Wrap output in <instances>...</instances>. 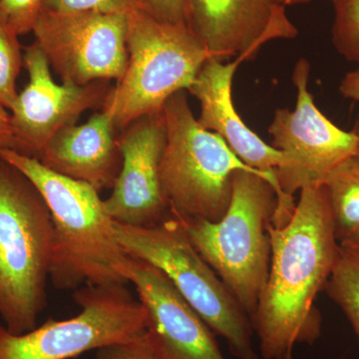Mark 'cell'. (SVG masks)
<instances>
[{
    "label": "cell",
    "mask_w": 359,
    "mask_h": 359,
    "mask_svg": "<svg viewBox=\"0 0 359 359\" xmlns=\"http://www.w3.org/2000/svg\"><path fill=\"white\" fill-rule=\"evenodd\" d=\"M114 228L125 252L161 269L236 358L261 359L250 316L194 248L180 219L170 216L146 228L115 222Z\"/></svg>",
    "instance_id": "7"
},
{
    "label": "cell",
    "mask_w": 359,
    "mask_h": 359,
    "mask_svg": "<svg viewBox=\"0 0 359 359\" xmlns=\"http://www.w3.org/2000/svg\"><path fill=\"white\" fill-rule=\"evenodd\" d=\"M95 359H159L149 346L145 332L127 341L97 349Z\"/></svg>",
    "instance_id": "24"
},
{
    "label": "cell",
    "mask_w": 359,
    "mask_h": 359,
    "mask_svg": "<svg viewBox=\"0 0 359 359\" xmlns=\"http://www.w3.org/2000/svg\"><path fill=\"white\" fill-rule=\"evenodd\" d=\"M32 32L62 82L83 86L117 82L124 75L128 61L127 15L40 9Z\"/></svg>",
    "instance_id": "10"
},
{
    "label": "cell",
    "mask_w": 359,
    "mask_h": 359,
    "mask_svg": "<svg viewBox=\"0 0 359 359\" xmlns=\"http://www.w3.org/2000/svg\"><path fill=\"white\" fill-rule=\"evenodd\" d=\"M278 207L275 189L255 172L233 177L230 205L217 222L182 223L200 256L252 318L271 263L268 226Z\"/></svg>",
    "instance_id": "4"
},
{
    "label": "cell",
    "mask_w": 359,
    "mask_h": 359,
    "mask_svg": "<svg viewBox=\"0 0 359 359\" xmlns=\"http://www.w3.org/2000/svg\"><path fill=\"white\" fill-rule=\"evenodd\" d=\"M42 0H0V16L18 36L32 32Z\"/></svg>",
    "instance_id": "22"
},
{
    "label": "cell",
    "mask_w": 359,
    "mask_h": 359,
    "mask_svg": "<svg viewBox=\"0 0 359 359\" xmlns=\"http://www.w3.org/2000/svg\"><path fill=\"white\" fill-rule=\"evenodd\" d=\"M334 18L332 42L347 60L359 65V0H332Z\"/></svg>",
    "instance_id": "20"
},
{
    "label": "cell",
    "mask_w": 359,
    "mask_h": 359,
    "mask_svg": "<svg viewBox=\"0 0 359 359\" xmlns=\"http://www.w3.org/2000/svg\"><path fill=\"white\" fill-rule=\"evenodd\" d=\"M325 290L346 314L359 342V255L340 248Z\"/></svg>",
    "instance_id": "18"
},
{
    "label": "cell",
    "mask_w": 359,
    "mask_h": 359,
    "mask_svg": "<svg viewBox=\"0 0 359 359\" xmlns=\"http://www.w3.org/2000/svg\"><path fill=\"white\" fill-rule=\"evenodd\" d=\"M136 0H42L44 11L60 13H94L128 15Z\"/></svg>",
    "instance_id": "21"
},
{
    "label": "cell",
    "mask_w": 359,
    "mask_h": 359,
    "mask_svg": "<svg viewBox=\"0 0 359 359\" xmlns=\"http://www.w3.org/2000/svg\"><path fill=\"white\" fill-rule=\"evenodd\" d=\"M25 67L28 83L9 110L15 152L39 160L48 142L61 130L76 124L89 109H102L109 81L80 85L56 83L51 67L39 45L26 47Z\"/></svg>",
    "instance_id": "11"
},
{
    "label": "cell",
    "mask_w": 359,
    "mask_h": 359,
    "mask_svg": "<svg viewBox=\"0 0 359 359\" xmlns=\"http://www.w3.org/2000/svg\"><path fill=\"white\" fill-rule=\"evenodd\" d=\"M118 271L136 287L146 313L145 337L159 359H226L215 334L169 278L127 255Z\"/></svg>",
    "instance_id": "12"
},
{
    "label": "cell",
    "mask_w": 359,
    "mask_h": 359,
    "mask_svg": "<svg viewBox=\"0 0 359 359\" xmlns=\"http://www.w3.org/2000/svg\"><path fill=\"white\" fill-rule=\"evenodd\" d=\"M244 61L241 57L229 63L216 58L208 59L188 91L199 101L200 124L222 137L245 165L264 174L275 189L280 204L282 194L276 182V170L282 162V153L252 132L233 106V75Z\"/></svg>",
    "instance_id": "15"
},
{
    "label": "cell",
    "mask_w": 359,
    "mask_h": 359,
    "mask_svg": "<svg viewBox=\"0 0 359 359\" xmlns=\"http://www.w3.org/2000/svg\"><path fill=\"white\" fill-rule=\"evenodd\" d=\"M339 247L342 250H346V252L359 255V228L348 237L339 242Z\"/></svg>",
    "instance_id": "27"
},
{
    "label": "cell",
    "mask_w": 359,
    "mask_h": 359,
    "mask_svg": "<svg viewBox=\"0 0 359 359\" xmlns=\"http://www.w3.org/2000/svg\"><path fill=\"white\" fill-rule=\"evenodd\" d=\"M271 263L268 280L250 318L263 359H290L299 344L321 335L314 306L339 255L325 187H306L287 224L268 226Z\"/></svg>",
    "instance_id": "1"
},
{
    "label": "cell",
    "mask_w": 359,
    "mask_h": 359,
    "mask_svg": "<svg viewBox=\"0 0 359 359\" xmlns=\"http://www.w3.org/2000/svg\"><path fill=\"white\" fill-rule=\"evenodd\" d=\"M18 37L0 16V106L8 111L18 98L16 82L25 66Z\"/></svg>",
    "instance_id": "19"
},
{
    "label": "cell",
    "mask_w": 359,
    "mask_h": 359,
    "mask_svg": "<svg viewBox=\"0 0 359 359\" xmlns=\"http://www.w3.org/2000/svg\"><path fill=\"white\" fill-rule=\"evenodd\" d=\"M126 285H85L75 290L81 311L74 318L47 320L13 334L0 325V359H69L140 337L146 330L141 302Z\"/></svg>",
    "instance_id": "9"
},
{
    "label": "cell",
    "mask_w": 359,
    "mask_h": 359,
    "mask_svg": "<svg viewBox=\"0 0 359 359\" xmlns=\"http://www.w3.org/2000/svg\"><path fill=\"white\" fill-rule=\"evenodd\" d=\"M354 133L356 134V136L358 137V154L359 156V121L358 122V124L355 125V128L353 130Z\"/></svg>",
    "instance_id": "29"
},
{
    "label": "cell",
    "mask_w": 359,
    "mask_h": 359,
    "mask_svg": "<svg viewBox=\"0 0 359 359\" xmlns=\"http://www.w3.org/2000/svg\"><path fill=\"white\" fill-rule=\"evenodd\" d=\"M323 187L339 243L359 228V156H351L340 163L328 175Z\"/></svg>",
    "instance_id": "17"
},
{
    "label": "cell",
    "mask_w": 359,
    "mask_h": 359,
    "mask_svg": "<svg viewBox=\"0 0 359 359\" xmlns=\"http://www.w3.org/2000/svg\"><path fill=\"white\" fill-rule=\"evenodd\" d=\"M136 4L161 22L188 25L189 0H136Z\"/></svg>",
    "instance_id": "23"
},
{
    "label": "cell",
    "mask_w": 359,
    "mask_h": 359,
    "mask_svg": "<svg viewBox=\"0 0 359 359\" xmlns=\"http://www.w3.org/2000/svg\"><path fill=\"white\" fill-rule=\"evenodd\" d=\"M163 113L167 132L160 184L174 218L183 223L219 221L230 205L236 171L255 172L266 180L245 165L222 137L200 124L185 91L170 97Z\"/></svg>",
    "instance_id": "5"
},
{
    "label": "cell",
    "mask_w": 359,
    "mask_h": 359,
    "mask_svg": "<svg viewBox=\"0 0 359 359\" xmlns=\"http://www.w3.org/2000/svg\"><path fill=\"white\" fill-rule=\"evenodd\" d=\"M117 131L112 116L102 110L84 124L59 131L39 160L55 173L88 184L99 193L112 189L122 165Z\"/></svg>",
    "instance_id": "16"
},
{
    "label": "cell",
    "mask_w": 359,
    "mask_h": 359,
    "mask_svg": "<svg viewBox=\"0 0 359 359\" xmlns=\"http://www.w3.org/2000/svg\"><path fill=\"white\" fill-rule=\"evenodd\" d=\"M280 0H189L188 26L212 58L250 60L269 41L299 30Z\"/></svg>",
    "instance_id": "14"
},
{
    "label": "cell",
    "mask_w": 359,
    "mask_h": 359,
    "mask_svg": "<svg viewBox=\"0 0 359 359\" xmlns=\"http://www.w3.org/2000/svg\"><path fill=\"white\" fill-rule=\"evenodd\" d=\"M309 71L308 61L299 59L292 74L297 91L294 109L276 110L269 127L271 146L283 156L276 170L282 201L271 219L273 226H283L292 217L295 193L323 186L340 163L358 154L356 134L340 129L316 107L308 89Z\"/></svg>",
    "instance_id": "8"
},
{
    "label": "cell",
    "mask_w": 359,
    "mask_h": 359,
    "mask_svg": "<svg viewBox=\"0 0 359 359\" xmlns=\"http://www.w3.org/2000/svg\"><path fill=\"white\" fill-rule=\"evenodd\" d=\"M0 157L20 170L48 205L53 226L49 280L55 289L128 283L118 271L128 254L116 238L115 221L96 189L13 150L0 151Z\"/></svg>",
    "instance_id": "2"
},
{
    "label": "cell",
    "mask_w": 359,
    "mask_h": 359,
    "mask_svg": "<svg viewBox=\"0 0 359 359\" xmlns=\"http://www.w3.org/2000/svg\"><path fill=\"white\" fill-rule=\"evenodd\" d=\"M126 46V70L102 107L119 132L143 116L162 111L177 92L188 91L212 58L188 25L161 22L138 7L127 15Z\"/></svg>",
    "instance_id": "6"
},
{
    "label": "cell",
    "mask_w": 359,
    "mask_h": 359,
    "mask_svg": "<svg viewBox=\"0 0 359 359\" xmlns=\"http://www.w3.org/2000/svg\"><path fill=\"white\" fill-rule=\"evenodd\" d=\"M311 1V0H280V2L285 6H294V4H306V2Z\"/></svg>",
    "instance_id": "28"
},
{
    "label": "cell",
    "mask_w": 359,
    "mask_h": 359,
    "mask_svg": "<svg viewBox=\"0 0 359 359\" xmlns=\"http://www.w3.org/2000/svg\"><path fill=\"white\" fill-rule=\"evenodd\" d=\"M15 150L11 112L0 106V151Z\"/></svg>",
    "instance_id": "25"
},
{
    "label": "cell",
    "mask_w": 359,
    "mask_h": 359,
    "mask_svg": "<svg viewBox=\"0 0 359 359\" xmlns=\"http://www.w3.org/2000/svg\"><path fill=\"white\" fill-rule=\"evenodd\" d=\"M166 132L162 110L135 120L117 135L121 170L112 194L104 200L117 223L146 228L171 216L160 184Z\"/></svg>",
    "instance_id": "13"
},
{
    "label": "cell",
    "mask_w": 359,
    "mask_h": 359,
    "mask_svg": "<svg viewBox=\"0 0 359 359\" xmlns=\"http://www.w3.org/2000/svg\"><path fill=\"white\" fill-rule=\"evenodd\" d=\"M53 226L39 189L0 157V316L13 334L36 327L46 306Z\"/></svg>",
    "instance_id": "3"
},
{
    "label": "cell",
    "mask_w": 359,
    "mask_h": 359,
    "mask_svg": "<svg viewBox=\"0 0 359 359\" xmlns=\"http://www.w3.org/2000/svg\"><path fill=\"white\" fill-rule=\"evenodd\" d=\"M339 91L342 96L359 103V66L346 74L340 83Z\"/></svg>",
    "instance_id": "26"
}]
</instances>
